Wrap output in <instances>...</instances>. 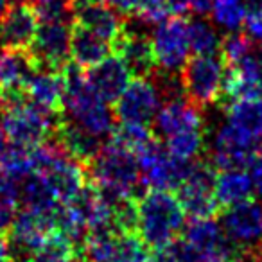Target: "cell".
Returning a JSON list of instances; mask_svg holds the SVG:
<instances>
[{"instance_id":"obj_22","label":"cell","mask_w":262,"mask_h":262,"mask_svg":"<svg viewBox=\"0 0 262 262\" xmlns=\"http://www.w3.org/2000/svg\"><path fill=\"white\" fill-rule=\"evenodd\" d=\"M253 194L250 172L244 169H225L215 174V200L219 207L230 208L248 201Z\"/></svg>"},{"instance_id":"obj_39","label":"cell","mask_w":262,"mask_h":262,"mask_svg":"<svg viewBox=\"0 0 262 262\" xmlns=\"http://www.w3.org/2000/svg\"><path fill=\"white\" fill-rule=\"evenodd\" d=\"M6 149H8V139H6L4 131L0 129V160H2V157H4Z\"/></svg>"},{"instance_id":"obj_6","label":"cell","mask_w":262,"mask_h":262,"mask_svg":"<svg viewBox=\"0 0 262 262\" xmlns=\"http://www.w3.org/2000/svg\"><path fill=\"white\" fill-rule=\"evenodd\" d=\"M135 157L139 160L142 185L147 189L178 190L192 165V162H182L171 157L157 139L135 153Z\"/></svg>"},{"instance_id":"obj_19","label":"cell","mask_w":262,"mask_h":262,"mask_svg":"<svg viewBox=\"0 0 262 262\" xmlns=\"http://www.w3.org/2000/svg\"><path fill=\"white\" fill-rule=\"evenodd\" d=\"M18 198L26 210L41 215H54L63 205L49 180L40 172H33L18 182Z\"/></svg>"},{"instance_id":"obj_37","label":"cell","mask_w":262,"mask_h":262,"mask_svg":"<svg viewBox=\"0 0 262 262\" xmlns=\"http://www.w3.org/2000/svg\"><path fill=\"white\" fill-rule=\"evenodd\" d=\"M189 2L190 0H167L169 9H171V15L174 16H183L189 11Z\"/></svg>"},{"instance_id":"obj_27","label":"cell","mask_w":262,"mask_h":262,"mask_svg":"<svg viewBox=\"0 0 262 262\" xmlns=\"http://www.w3.org/2000/svg\"><path fill=\"white\" fill-rule=\"evenodd\" d=\"M0 167L2 172L13 178L15 182H22L29 174L34 172V155L33 147H24V146H11L6 149L4 157L0 160Z\"/></svg>"},{"instance_id":"obj_3","label":"cell","mask_w":262,"mask_h":262,"mask_svg":"<svg viewBox=\"0 0 262 262\" xmlns=\"http://www.w3.org/2000/svg\"><path fill=\"white\" fill-rule=\"evenodd\" d=\"M137 205V233L149 250L160 251L176 243L185 226V210L172 190L149 189Z\"/></svg>"},{"instance_id":"obj_42","label":"cell","mask_w":262,"mask_h":262,"mask_svg":"<svg viewBox=\"0 0 262 262\" xmlns=\"http://www.w3.org/2000/svg\"><path fill=\"white\" fill-rule=\"evenodd\" d=\"M74 262H84V260H81V258H76V260H74Z\"/></svg>"},{"instance_id":"obj_32","label":"cell","mask_w":262,"mask_h":262,"mask_svg":"<svg viewBox=\"0 0 262 262\" xmlns=\"http://www.w3.org/2000/svg\"><path fill=\"white\" fill-rule=\"evenodd\" d=\"M135 18L146 26H157L171 16L167 0H135Z\"/></svg>"},{"instance_id":"obj_7","label":"cell","mask_w":262,"mask_h":262,"mask_svg":"<svg viewBox=\"0 0 262 262\" xmlns=\"http://www.w3.org/2000/svg\"><path fill=\"white\" fill-rule=\"evenodd\" d=\"M178 200L185 214L192 219L214 217L221 208L215 200L214 165L194 160L187 178L178 187Z\"/></svg>"},{"instance_id":"obj_8","label":"cell","mask_w":262,"mask_h":262,"mask_svg":"<svg viewBox=\"0 0 262 262\" xmlns=\"http://www.w3.org/2000/svg\"><path fill=\"white\" fill-rule=\"evenodd\" d=\"M151 45L158 70L171 74L182 72L190 54L187 20L172 16L157 24V29L151 34Z\"/></svg>"},{"instance_id":"obj_12","label":"cell","mask_w":262,"mask_h":262,"mask_svg":"<svg viewBox=\"0 0 262 262\" xmlns=\"http://www.w3.org/2000/svg\"><path fill=\"white\" fill-rule=\"evenodd\" d=\"M112 51L119 56L127 65L129 72L135 77H147L157 72V61H155L151 36L146 31L137 29L135 22H126L120 36L112 43Z\"/></svg>"},{"instance_id":"obj_23","label":"cell","mask_w":262,"mask_h":262,"mask_svg":"<svg viewBox=\"0 0 262 262\" xmlns=\"http://www.w3.org/2000/svg\"><path fill=\"white\" fill-rule=\"evenodd\" d=\"M248 6L246 0H215L214 8H212V20L219 29L226 33H235L246 22Z\"/></svg>"},{"instance_id":"obj_9","label":"cell","mask_w":262,"mask_h":262,"mask_svg":"<svg viewBox=\"0 0 262 262\" xmlns=\"http://www.w3.org/2000/svg\"><path fill=\"white\" fill-rule=\"evenodd\" d=\"M260 149V142L246 131L228 122L217 127L210 147V162L219 171L225 169H244L251 164Z\"/></svg>"},{"instance_id":"obj_43","label":"cell","mask_w":262,"mask_h":262,"mask_svg":"<svg viewBox=\"0 0 262 262\" xmlns=\"http://www.w3.org/2000/svg\"><path fill=\"white\" fill-rule=\"evenodd\" d=\"M258 250H260V253H262V243H260V246H258Z\"/></svg>"},{"instance_id":"obj_30","label":"cell","mask_w":262,"mask_h":262,"mask_svg":"<svg viewBox=\"0 0 262 262\" xmlns=\"http://www.w3.org/2000/svg\"><path fill=\"white\" fill-rule=\"evenodd\" d=\"M255 51V41L251 40L248 34H243L239 31L235 33H228V36H225L221 40V58L225 59L226 65H235L241 59H244L248 54Z\"/></svg>"},{"instance_id":"obj_10","label":"cell","mask_w":262,"mask_h":262,"mask_svg":"<svg viewBox=\"0 0 262 262\" xmlns=\"http://www.w3.org/2000/svg\"><path fill=\"white\" fill-rule=\"evenodd\" d=\"M72 26L74 22H40L36 36L27 49L36 69L61 72L69 65Z\"/></svg>"},{"instance_id":"obj_45","label":"cell","mask_w":262,"mask_h":262,"mask_svg":"<svg viewBox=\"0 0 262 262\" xmlns=\"http://www.w3.org/2000/svg\"><path fill=\"white\" fill-rule=\"evenodd\" d=\"M251 2H255V0H251Z\"/></svg>"},{"instance_id":"obj_40","label":"cell","mask_w":262,"mask_h":262,"mask_svg":"<svg viewBox=\"0 0 262 262\" xmlns=\"http://www.w3.org/2000/svg\"><path fill=\"white\" fill-rule=\"evenodd\" d=\"M9 2H11V0H0V18H2L4 13L9 9Z\"/></svg>"},{"instance_id":"obj_21","label":"cell","mask_w":262,"mask_h":262,"mask_svg":"<svg viewBox=\"0 0 262 262\" xmlns=\"http://www.w3.org/2000/svg\"><path fill=\"white\" fill-rule=\"evenodd\" d=\"M34 70L36 65L27 51H0V90H24Z\"/></svg>"},{"instance_id":"obj_11","label":"cell","mask_w":262,"mask_h":262,"mask_svg":"<svg viewBox=\"0 0 262 262\" xmlns=\"http://www.w3.org/2000/svg\"><path fill=\"white\" fill-rule=\"evenodd\" d=\"M162 94L153 76L133 77L126 90L115 101V119L119 122L147 124L153 122L160 108Z\"/></svg>"},{"instance_id":"obj_20","label":"cell","mask_w":262,"mask_h":262,"mask_svg":"<svg viewBox=\"0 0 262 262\" xmlns=\"http://www.w3.org/2000/svg\"><path fill=\"white\" fill-rule=\"evenodd\" d=\"M112 54V43L83 27L72 26V40H70V58L74 65L81 69H92L102 59Z\"/></svg>"},{"instance_id":"obj_24","label":"cell","mask_w":262,"mask_h":262,"mask_svg":"<svg viewBox=\"0 0 262 262\" xmlns=\"http://www.w3.org/2000/svg\"><path fill=\"white\" fill-rule=\"evenodd\" d=\"M79 258L77 246L61 233H52L27 262H74Z\"/></svg>"},{"instance_id":"obj_1","label":"cell","mask_w":262,"mask_h":262,"mask_svg":"<svg viewBox=\"0 0 262 262\" xmlns=\"http://www.w3.org/2000/svg\"><path fill=\"white\" fill-rule=\"evenodd\" d=\"M63 119L99 140L112 135L115 129V113L110 110V102L95 94L81 67L69 63L63 69Z\"/></svg>"},{"instance_id":"obj_18","label":"cell","mask_w":262,"mask_h":262,"mask_svg":"<svg viewBox=\"0 0 262 262\" xmlns=\"http://www.w3.org/2000/svg\"><path fill=\"white\" fill-rule=\"evenodd\" d=\"M26 95L33 104L47 110V112L58 113L63 112V97H65V76L63 70H45L36 69L33 76L27 79Z\"/></svg>"},{"instance_id":"obj_28","label":"cell","mask_w":262,"mask_h":262,"mask_svg":"<svg viewBox=\"0 0 262 262\" xmlns=\"http://www.w3.org/2000/svg\"><path fill=\"white\" fill-rule=\"evenodd\" d=\"M155 137V131L149 129L147 124H129V122H120L119 126L113 129L110 135V140L119 146L129 149L131 153H139L144 146L151 142Z\"/></svg>"},{"instance_id":"obj_17","label":"cell","mask_w":262,"mask_h":262,"mask_svg":"<svg viewBox=\"0 0 262 262\" xmlns=\"http://www.w3.org/2000/svg\"><path fill=\"white\" fill-rule=\"evenodd\" d=\"M84 76L95 94L106 102H115L131 81V72L127 65L115 54H110L101 63L88 69Z\"/></svg>"},{"instance_id":"obj_16","label":"cell","mask_w":262,"mask_h":262,"mask_svg":"<svg viewBox=\"0 0 262 262\" xmlns=\"http://www.w3.org/2000/svg\"><path fill=\"white\" fill-rule=\"evenodd\" d=\"M74 24L113 43L122 33L126 20L104 2L83 0V2H74Z\"/></svg>"},{"instance_id":"obj_34","label":"cell","mask_w":262,"mask_h":262,"mask_svg":"<svg viewBox=\"0 0 262 262\" xmlns=\"http://www.w3.org/2000/svg\"><path fill=\"white\" fill-rule=\"evenodd\" d=\"M248 167H250V178L253 183V192L262 200V153L255 155Z\"/></svg>"},{"instance_id":"obj_29","label":"cell","mask_w":262,"mask_h":262,"mask_svg":"<svg viewBox=\"0 0 262 262\" xmlns=\"http://www.w3.org/2000/svg\"><path fill=\"white\" fill-rule=\"evenodd\" d=\"M18 182L0 171V232H8L18 208Z\"/></svg>"},{"instance_id":"obj_5","label":"cell","mask_w":262,"mask_h":262,"mask_svg":"<svg viewBox=\"0 0 262 262\" xmlns=\"http://www.w3.org/2000/svg\"><path fill=\"white\" fill-rule=\"evenodd\" d=\"M226 63L217 54H196L180 72L187 99L200 108L217 102L223 95Z\"/></svg>"},{"instance_id":"obj_14","label":"cell","mask_w":262,"mask_h":262,"mask_svg":"<svg viewBox=\"0 0 262 262\" xmlns=\"http://www.w3.org/2000/svg\"><path fill=\"white\" fill-rule=\"evenodd\" d=\"M155 137L167 140L183 131L203 129V113L198 104L183 95L167 99L155 115Z\"/></svg>"},{"instance_id":"obj_33","label":"cell","mask_w":262,"mask_h":262,"mask_svg":"<svg viewBox=\"0 0 262 262\" xmlns=\"http://www.w3.org/2000/svg\"><path fill=\"white\" fill-rule=\"evenodd\" d=\"M244 27H246L248 36H250L255 43L262 47V0L251 2Z\"/></svg>"},{"instance_id":"obj_25","label":"cell","mask_w":262,"mask_h":262,"mask_svg":"<svg viewBox=\"0 0 262 262\" xmlns=\"http://www.w3.org/2000/svg\"><path fill=\"white\" fill-rule=\"evenodd\" d=\"M205 147V131L192 129L183 131L174 137H169L165 140V149L169 151L171 157L182 162H194L200 160L201 153Z\"/></svg>"},{"instance_id":"obj_31","label":"cell","mask_w":262,"mask_h":262,"mask_svg":"<svg viewBox=\"0 0 262 262\" xmlns=\"http://www.w3.org/2000/svg\"><path fill=\"white\" fill-rule=\"evenodd\" d=\"M33 8L40 22H74V0H40Z\"/></svg>"},{"instance_id":"obj_15","label":"cell","mask_w":262,"mask_h":262,"mask_svg":"<svg viewBox=\"0 0 262 262\" xmlns=\"http://www.w3.org/2000/svg\"><path fill=\"white\" fill-rule=\"evenodd\" d=\"M40 20L31 2H16L0 18V47L27 51L33 43Z\"/></svg>"},{"instance_id":"obj_4","label":"cell","mask_w":262,"mask_h":262,"mask_svg":"<svg viewBox=\"0 0 262 262\" xmlns=\"http://www.w3.org/2000/svg\"><path fill=\"white\" fill-rule=\"evenodd\" d=\"M61 117L24 99L0 110V129L15 146L36 147L54 137Z\"/></svg>"},{"instance_id":"obj_44","label":"cell","mask_w":262,"mask_h":262,"mask_svg":"<svg viewBox=\"0 0 262 262\" xmlns=\"http://www.w3.org/2000/svg\"><path fill=\"white\" fill-rule=\"evenodd\" d=\"M74 2H83V0H74Z\"/></svg>"},{"instance_id":"obj_13","label":"cell","mask_w":262,"mask_h":262,"mask_svg":"<svg viewBox=\"0 0 262 262\" xmlns=\"http://www.w3.org/2000/svg\"><path fill=\"white\" fill-rule=\"evenodd\" d=\"M223 230L241 251L258 248L262 243V205L248 200L226 208Z\"/></svg>"},{"instance_id":"obj_38","label":"cell","mask_w":262,"mask_h":262,"mask_svg":"<svg viewBox=\"0 0 262 262\" xmlns=\"http://www.w3.org/2000/svg\"><path fill=\"white\" fill-rule=\"evenodd\" d=\"M0 257H9L8 235L4 232H0Z\"/></svg>"},{"instance_id":"obj_26","label":"cell","mask_w":262,"mask_h":262,"mask_svg":"<svg viewBox=\"0 0 262 262\" xmlns=\"http://www.w3.org/2000/svg\"><path fill=\"white\" fill-rule=\"evenodd\" d=\"M187 31H189L190 51L194 54H217L219 47H221V38H219L215 27L210 22H207L203 16L189 20Z\"/></svg>"},{"instance_id":"obj_35","label":"cell","mask_w":262,"mask_h":262,"mask_svg":"<svg viewBox=\"0 0 262 262\" xmlns=\"http://www.w3.org/2000/svg\"><path fill=\"white\" fill-rule=\"evenodd\" d=\"M99 2H104L106 6L113 8L124 18L135 15V0H99Z\"/></svg>"},{"instance_id":"obj_2","label":"cell","mask_w":262,"mask_h":262,"mask_svg":"<svg viewBox=\"0 0 262 262\" xmlns=\"http://www.w3.org/2000/svg\"><path fill=\"white\" fill-rule=\"evenodd\" d=\"M88 182L112 205L126 200H137L142 187L140 167L135 153L108 140L86 165Z\"/></svg>"},{"instance_id":"obj_36","label":"cell","mask_w":262,"mask_h":262,"mask_svg":"<svg viewBox=\"0 0 262 262\" xmlns=\"http://www.w3.org/2000/svg\"><path fill=\"white\" fill-rule=\"evenodd\" d=\"M214 2L215 0H190L189 8L192 9L196 16H207L214 8Z\"/></svg>"},{"instance_id":"obj_41","label":"cell","mask_w":262,"mask_h":262,"mask_svg":"<svg viewBox=\"0 0 262 262\" xmlns=\"http://www.w3.org/2000/svg\"><path fill=\"white\" fill-rule=\"evenodd\" d=\"M31 4H36V2H40V0H29Z\"/></svg>"}]
</instances>
